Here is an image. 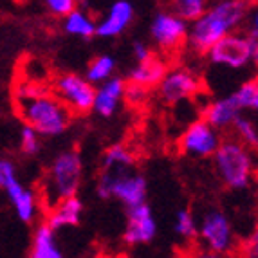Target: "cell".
I'll return each mask as SVG.
<instances>
[{
    "mask_svg": "<svg viewBox=\"0 0 258 258\" xmlns=\"http://www.w3.org/2000/svg\"><path fill=\"white\" fill-rule=\"evenodd\" d=\"M253 8V0H219L208 6L201 17L191 20L186 42L197 54H206L217 40L240 29Z\"/></svg>",
    "mask_w": 258,
    "mask_h": 258,
    "instance_id": "cell-1",
    "label": "cell"
},
{
    "mask_svg": "<svg viewBox=\"0 0 258 258\" xmlns=\"http://www.w3.org/2000/svg\"><path fill=\"white\" fill-rule=\"evenodd\" d=\"M17 112L40 136H60L69 128L73 119V112L51 92L26 98L17 96Z\"/></svg>",
    "mask_w": 258,
    "mask_h": 258,
    "instance_id": "cell-2",
    "label": "cell"
},
{
    "mask_svg": "<svg viewBox=\"0 0 258 258\" xmlns=\"http://www.w3.org/2000/svg\"><path fill=\"white\" fill-rule=\"evenodd\" d=\"M211 157L222 184L229 189L249 188L254 177V157L251 148L238 139H222Z\"/></svg>",
    "mask_w": 258,
    "mask_h": 258,
    "instance_id": "cell-3",
    "label": "cell"
},
{
    "mask_svg": "<svg viewBox=\"0 0 258 258\" xmlns=\"http://www.w3.org/2000/svg\"><path fill=\"white\" fill-rule=\"evenodd\" d=\"M83 163L76 150H65L58 154L49 168L43 186V197L49 208L65 197H73L82 186Z\"/></svg>",
    "mask_w": 258,
    "mask_h": 258,
    "instance_id": "cell-4",
    "label": "cell"
},
{
    "mask_svg": "<svg viewBox=\"0 0 258 258\" xmlns=\"http://www.w3.org/2000/svg\"><path fill=\"white\" fill-rule=\"evenodd\" d=\"M98 195L101 199H117L126 208H134L138 204L147 203L148 184L147 179L139 173L128 172H101L98 179Z\"/></svg>",
    "mask_w": 258,
    "mask_h": 258,
    "instance_id": "cell-5",
    "label": "cell"
},
{
    "mask_svg": "<svg viewBox=\"0 0 258 258\" xmlns=\"http://www.w3.org/2000/svg\"><path fill=\"white\" fill-rule=\"evenodd\" d=\"M206 54L211 63L229 67V69H242L245 65H249V61L258 60V47L251 45L244 33L233 31L217 40L208 49Z\"/></svg>",
    "mask_w": 258,
    "mask_h": 258,
    "instance_id": "cell-6",
    "label": "cell"
},
{
    "mask_svg": "<svg viewBox=\"0 0 258 258\" xmlns=\"http://www.w3.org/2000/svg\"><path fill=\"white\" fill-rule=\"evenodd\" d=\"M197 237L201 238L206 251L226 254L233 249L235 233L231 222L222 210H208L197 222Z\"/></svg>",
    "mask_w": 258,
    "mask_h": 258,
    "instance_id": "cell-7",
    "label": "cell"
},
{
    "mask_svg": "<svg viewBox=\"0 0 258 258\" xmlns=\"http://www.w3.org/2000/svg\"><path fill=\"white\" fill-rule=\"evenodd\" d=\"M52 92L73 114H87L92 110L96 87L85 76L65 73L56 78Z\"/></svg>",
    "mask_w": 258,
    "mask_h": 258,
    "instance_id": "cell-8",
    "label": "cell"
},
{
    "mask_svg": "<svg viewBox=\"0 0 258 258\" xmlns=\"http://www.w3.org/2000/svg\"><path fill=\"white\" fill-rule=\"evenodd\" d=\"M188 22L172 11H159L152 20L150 36L163 51H177L188 36Z\"/></svg>",
    "mask_w": 258,
    "mask_h": 258,
    "instance_id": "cell-9",
    "label": "cell"
},
{
    "mask_svg": "<svg viewBox=\"0 0 258 258\" xmlns=\"http://www.w3.org/2000/svg\"><path fill=\"white\" fill-rule=\"evenodd\" d=\"M157 89H159V98L164 103L175 105L195 98V94L201 91V80L191 71L175 67L164 73Z\"/></svg>",
    "mask_w": 258,
    "mask_h": 258,
    "instance_id": "cell-10",
    "label": "cell"
},
{
    "mask_svg": "<svg viewBox=\"0 0 258 258\" xmlns=\"http://www.w3.org/2000/svg\"><path fill=\"white\" fill-rule=\"evenodd\" d=\"M222 136L220 130L208 125L204 119H199L188 126L181 136V150L189 157H211L219 148Z\"/></svg>",
    "mask_w": 258,
    "mask_h": 258,
    "instance_id": "cell-11",
    "label": "cell"
},
{
    "mask_svg": "<svg viewBox=\"0 0 258 258\" xmlns=\"http://www.w3.org/2000/svg\"><path fill=\"white\" fill-rule=\"evenodd\" d=\"M157 237V220L152 208L147 203L128 208L126 213V228H125V242L128 245H143L150 244Z\"/></svg>",
    "mask_w": 258,
    "mask_h": 258,
    "instance_id": "cell-12",
    "label": "cell"
},
{
    "mask_svg": "<svg viewBox=\"0 0 258 258\" xmlns=\"http://www.w3.org/2000/svg\"><path fill=\"white\" fill-rule=\"evenodd\" d=\"M134 20V6L130 0H116L108 8L105 18L96 24V36L101 38H116L123 35Z\"/></svg>",
    "mask_w": 258,
    "mask_h": 258,
    "instance_id": "cell-13",
    "label": "cell"
},
{
    "mask_svg": "<svg viewBox=\"0 0 258 258\" xmlns=\"http://www.w3.org/2000/svg\"><path fill=\"white\" fill-rule=\"evenodd\" d=\"M125 87L126 82L119 76H110L103 83H99L94 92L92 110L101 117H112L125 99Z\"/></svg>",
    "mask_w": 258,
    "mask_h": 258,
    "instance_id": "cell-14",
    "label": "cell"
},
{
    "mask_svg": "<svg viewBox=\"0 0 258 258\" xmlns=\"http://www.w3.org/2000/svg\"><path fill=\"white\" fill-rule=\"evenodd\" d=\"M83 215V203L80 201L78 195L73 197H65L54 204L49 210L47 215V226L54 231L71 226H78Z\"/></svg>",
    "mask_w": 258,
    "mask_h": 258,
    "instance_id": "cell-15",
    "label": "cell"
},
{
    "mask_svg": "<svg viewBox=\"0 0 258 258\" xmlns=\"http://www.w3.org/2000/svg\"><path fill=\"white\" fill-rule=\"evenodd\" d=\"M238 114H242V110L238 108L233 94H229L226 98L215 99L210 105H206V108L203 110V119L213 128L226 130L231 128L233 121L237 119Z\"/></svg>",
    "mask_w": 258,
    "mask_h": 258,
    "instance_id": "cell-16",
    "label": "cell"
},
{
    "mask_svg": "<svg viewBox=\"0 0 258 258\" xmlns=\"http://www.w3.org/2000/svg\"><path fill=\"white\" fill-rule=\"evenodd\" d=\"M6 195H8L9 203L13 204L15 213L22 222H33L38 211V204H36V195L27 189L20 181H13L4 188Z\"/></svg>",
    "mask_w": 258,
    "mask_h": 258,
    "instance_id": "cell-17",
    "label": "cell"
},
{
    "mask_svg": "<svg viewBox=\"0 0 258 258\" xmlns=\"http://www.w3.org/2000/svg\"><path fill=\"white\" fill-rule=\"evenodd\" d=\"M168 71V65L161 58L152 54L148 60L138 61L136 67H132L128 73V83H136L150 91L152 87H157L163 80L164 73Z\"/></svg>",
    "mask_w": 258,
    "mask_h": 258,
    "instance_id": "cell-18",
    "label": "cell"
},
{
    "mask_svg": "<svg viewBox=\"0 0 258 258\" xmlns=\"http://www.w3.org/2000/svg\"><path fill=\"white\" fill-rule=\"evenodd\" d=\"M31 258H65L56 242L54 229L49 228L47 222L40 224L36 228L31 245Z\"/></svg>",
    "mask_w": 258,
    "mask_h": 258,
    "instance_id": "cell-19",
    "label": "cell"
},
{
    "mask_svg": "<svg viewBox=\"0 0 258 258\" xmlns=\"http://www.w3.org/2000/svg\"><path fill=\"white\" fill-rule=\"evenodd\" d=\"M63 31L71 36L89 40L96 36V22L87 11L76 8L63 17Z\"/></svg>",
    "mask_w": 258,
    "mask_h": 258,
    "instance_id": "cell-20",
    "label": "cell"
},
{
    "mask_svg": "<svg viewBox=\"0 0 258 258\" xmlns=\"http://www.w3.org/2000/svg\"><path fill=\"white\" fill-rule=\"evenodd\" d=\"M134 155L123 145H114L110 147L103 155V170L101 172H112V173H119V172H128L134 168Z\"/></svg>",
    "mask_w": 258,
    "mask_h": 258,
    "instance_id": "cell-21",
    "label": "cell"
},
{
    "mask_svg": "<svg viewBox=\"0 0 258 258\" xmlns=\"http://www.w3.org/2000/svg\"><path fill=\"white\" fill-rule=\"evenodd\" d=\"M116 71V60L110 54H101L91 61V65L87 67V80L96 85V83H103L110 76H114Z\"/></svg>",
    "mask_w": 258,
    "mask_h": 258,
    "instance_id": "cell-22",
    "label": "cell"
},
{
    "mask_svg": "<svg viewBox=\"0 0 258 258\" xmlns=\"http://www.w3.org/2000/svg\"><path fill=\"white\" fill-rule=\"evenodd\" d=\"M231 128L238 141L244 143L247 148L254 150L258 147V128H256V123L251 117L244 116V114H238L237 119L233 121Z\"/></svg>",
    "mask_w": 258,
    "mask_h": 258,
    "instance_id": "cell-23",
    "label": "cell"
},
{
    "mask_svg": "<svg viewBox=\"0 0 258 258\" xmlns=\"http://www.w3.org/2000/svg\"><path fill=\"white\" fill-rule=\"evenodd\" d=\"M233 98L237 101L238 108L244 110H256L258 108V82L256 78H251L244 82L237 91L233 92Z\"/></svg>",
    "mask_w": 258,
    "mask_h": 258,
    "instance_id": "cell-24",
    "label": "cell"
},
{
    "mask_svg": "<svg viewBox=\"0 0 258 258\" xmlns=\"http://www.w3.org/2000/svg\"><path fill=\"white\" fill-rule=\"evenodd\" d=\"M168 2H170V11L184 18L186 22L201 17L208 8V0H168Z\"/></svg>",
    "mask_w": 258,
    "mask_h": 258,
    "instance_id": "cell-25",
    "label": "cell"
},
{
    "mask_svg": "<svg viewBox=\"0 0 258 258\" xmlns=\"http://www.w3.org/2000/svg\"><path fill=\"white\" fill-rule=\"evenodd\" d=\"M175 231L179 237L186 238V240H191V238L197 237V219H195L194 211L188 210V208H182V210L177 211Z\"/></svg>",
    "mask_w": 258,
    "mask_h": 258,
    "instance_id": "cell-26",
    "label": "cell"
},
{
    "mask_svg": "<svg viewBox=\"0 0 258 258\" xmlns=\"http://www.w3.org/2000/svg\"><path fill=\"white\" fill-rule=\"evenodd\" d=\"M40 134L31 126L24 125L20 132V150L26 155H36L40 152Z\"/></svg>",
    "mask_w": 258,
    "mask_h": 258,
    "instance_id": "cell-27",
    "label": "cell"
},
{
    "mask_svg": "<svg viewBox=\"0 0 258 258\" xmlns=\"http://www.w3.org/2000/svg\"><path fill=\"white\" fill-rule=\"evenodd\" d=\"M80 2H82V0H43V4L49 9V13H52L54 17H61V18L67 13H71L73 9H76Z\"/></svg>",
    "mask_w": 258,
    "mask_h": 258,
    "instance_id": "cell-28",
    "label": "cell"
},
{
    "mask_svg": "<svg viewBox=\"0 0 258 258\" xmlns=\"http://www.w3.org/2000/svg\"><path fill=\"white\" fill-rule=\"evenodd\" d=\"M148 98V89L141 85H136V83H126L125 87V99L132 105H141L145 103Z\"/></svg>",
    "mask_w": 258,
    "mask_h": 258,
    "instance_id": "cell-29",
    "label": "cell"
},
{
    "mask_svg": "<svg viewBox=\"0 0 258 258\" xmlns=\"http://www.w3.org/2000/svg\"><path fill=\"white\" fill-rule=\"evenodd\" d=\"M13 181H17V168H15V164L8 159H0V188L4 189Z\"/></svg>",
    "mask_w": 258,
    "mask_h": 258,
    "instance_id": "cell-30",
    "label": "cell"
},
{
    "mask_svg": "<svg viewBox=\"0 0 258 258\" xmlns=\"http://www.w3.org/2000/svg\"><path fill=\"white\" fill-rule=\"evenodd\" d=\"M132 56H134V60L136 61H145L152 56V49L148 47L147 43L136 42L134 43V47H132Z\"/></svg>",
    "mask_w": 258,
    "mask_h": 258,
    "instance_id": "cell-31",
    "label": "cell"
},
{
    "mask_svg": "<svg viewBox=\"0 0 258 258\" xmlns=\"http://www.w3.org/2000/svg\"><path fill=\"white\" fill-rule=\"evenodd\" d=\"M251 251V258H258V235L253 233L251 235V245L245 244V253H249Z\"/></svg>",
    "mask_w": 258,
    "mask_h": 258,
    "instance_id": "cell-32",
    "label": "cell"
},
{
    "mask_svg": "<svg viewBox=\"0 0 258 258\" xmlns=\"http://www.w3.org/2000/svg\"><path fill=\"white\" fill-rule=\"evenodd\" d=\"M191 258H226L224 254H219V253H211V251H197V253L191 254Z\"/></svg>",
    "mask_w": 258,
    "mask_h": 258,
    "instance_id": "cell-33",
    "label": "cell"
}]
</instances>
